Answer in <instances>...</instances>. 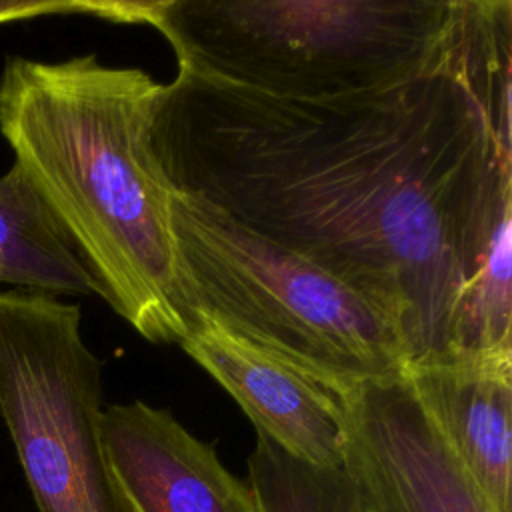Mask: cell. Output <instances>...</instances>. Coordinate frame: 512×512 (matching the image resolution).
Listing matches in <instances>:
<instances>
[{
    "label": "cell",
    "instance_id": "7",
    "mask_svg": "<svg viewBox=\"0 0 512 512\" xmlns=\"http://www.w3.org/2000/svg\"><path fill=\"white\" fill-rule=\"evenodd\" d=\"M100 438L132 512H260L250 484L168 408L112 404L102 410Z\"/></svg>",
    "mask_w": 512,
    "mask_h": 512
},
{
    "label": "cell",
    "instance_id": "1",
    "mask_svg": "<svg viewBox=\"0 0 512 512\" xmlns=\"http://www.w3.org/2000/svg\"><path fill=\"white\" fill-rule=\"evenodd\" d=\"M510 100L512 2L470 0L442 64L374 92L292 100L178 66L154 150L178 192L362 294L414 368L466 354L472 292L512 230Z\"/></svg>",
    "mask_w": 512,
    "mask_h": 512
},
{
    "label": "cell",
    "instance_id": "12",
    "mask_svg": "<svg viewBox=\"0 0 512 512\" xmlns=\"http://www.w3.org/2000/svg\"><path fill=\"white\" fill-rule=\"evenodd\" d=\"M94 14L110 20H124V4H102V2H72V0H0V24L32 20L54 14Z\"/></svg>",
    "mask_w": 512,
    "mask_h": 512
},
{
    "label": "cell",
    "instance_id": "4",
    "mask_svg": "<svg viewBox=\"0 0 512 512\" xmlns=\"http://www.w3.org/2000/svg\"><path fill=\"white\" fill-rule=\"evenodd\" d=\"M172 232L186 328L210 320L338 396L406 372L396 326L304 256L178 190Z\"/></svg>",
    "mask_w": 512,
    "mask_h": 512
},
{
    "label": "cell",
    "instance_id": "5",
    "mask_svg": "<svg viewBox=\"0 0 512 512\" xmlns=\"http://www.w3.org/2000/svg\"><path fill=\"white\" fill-rule=\"evenodd\" d=\"M102 410V360L80 306L0 290V418L36 512H132L104 454Z\"/></svg>",
    "mask_w": 512,
    "mask_h": 512
},
{
    "label": "cell",
    "instance_id": "8",
    "mask_svg": "<svg viewBox=\"0 0 512 512\" xmlns=\"http://www.w3.org/2000/svg\"><path fill=\"white\" fill-rule=\"evenodd\" d=\"M180 346L238 402L256 432L298 460L342 468L338 394L204 318L190 322Z\"/></svg>",
    "mask_w": 512,
    "mask_h": 512
},
{
    "label": "cell",
    "instance_id": "11",
    "mask_svg": "<svg viewBox=\"0 0 512 512\" xmlns=\"http://www.w3.org/2000/svg\"><path fill=\"white\" fill-rule=\"evenodd\" d=\"M260 512H358L342 468L294 458L264 434L248 456V480Z\"/></svg>",
    "mask_w": 512,
    "mask_h": 512
},
{
    "label": "cell",
    "instance_id": "10",
    "mask_svg": "<svg viewBox=\"0 0 512 512\" xmlns=\"http://www.w3.org/2000/svg\"><path fill=\"white\" fill-rule=\"evenodd\" d=\"M0 282L58 298L100 296L96 280L16 164L0 174Z\"/></svg>",
    "mask_w": 512,
    "mask_h": 512
},
{
    "label": "cell",
    "instance_id": "9",
    "mask_svg": "<svg viewBox=\"0 0 512 512\" xmlns=\"http://www.w3.org/2000/svg\"><path fill=\"white\" fill-rule=\"evenodd\" d=\"M412 392L498 512H512V350L408 368Z\"/></svg>",
    "mask_w": 512,
    "mask_h": 512
},
{
    "label": "cell",
    "instance_id": "2",
    "mask_svg": "<svg viewBox=\"0 0 512 512\" xmlns=\"http://www.w3.org/2000/svg\"><path fill=\"white\" fill-rule=\"evenodd\" d=\"M164 86L96 54L8 56L0 136L100 298L146 340L180 344L188 328L172 232L176 188L154 150Z\"/></svg>",
    "mask_w": 512,
    "mask_h": 512
},
{
    "label": "cell",
    "instance_id": "3",
    "mask_svg": "<svg viewBox=\"0 0 512 512\" xmlns=\"http://www.w3.org/2000/svg\"><path fill=\"white\" fill-rule=\"evenodd\" d=\"M470 0H170L142 4L190 72L278 98L396 86L446 60Z\"/></svg>",
    "mask_w": 512,
    "mask_h": 512
},
{
    "label": "cell",
    "instance_id": "6",
    "mask_svg": "<svg viewBox=\"0 0 512 512\" xmlns=\"http://www.w3.org/2000/svg\"><path fill=\"white\" fill-rule=\"evenodd\" d=\"M342 470L358 512H498L418 404L406 374L340 396Z\"/></svg>",
    "mask_w": 512,
    "mask_h": 512
}]
</instances>
